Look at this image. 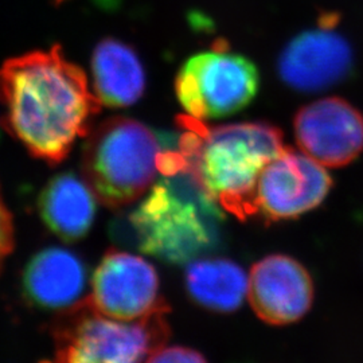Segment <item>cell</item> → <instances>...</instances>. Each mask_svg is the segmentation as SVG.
<instances>
[{"instance_id":"2e32d148","label":"cell","mask_w":363,"mask_h":363,"mask_svg":"<svg viewBox=\"0 0 363 363\" xmlns=\"http://www.w3.org/2000/svg\"><path fill=\"white\" fill-rule=\"evenodd\" d=\"M13 249V223L10 210L0 191V271Z\"/></svg>"},{"instance_id":"277c9868","label":"cell","mask_w":363,"mask_h":363,"mask_svg":"<svg viewBox=\"0 0 363 363\" xmlns=\"http://www.w3.org/2000/svg\"><path fill=\"white\" fill-rule=\"evenodd\" d=\"M169 143L143 123L112 117L89 132L82 150V178L109 208L138 201L162 174Z\"/></svg>"},{"instance_id":"9a60e30c","label":"cell","mask_w":363,"mask_h":363,"mask_svg":"<svg viewBox=\"0 0 363 363\" xmlns=\"http://www.w3.org/2000/svg\"><path fill=\"white\" fill-rule=\"evenodd\" d=\"M249 277L244 269L226 259H194L186 272L189 295L210 311L232 312L247 295Z\"/></svg>"},{"instance_id":"6da1fadb","label":"cell","mask_w":363,"mask_h":363,"mask_svg":"<svg viewBox=\"0 0 363 363\" xmlns=\"http://www.w3.org/2000/svg\"><path fill=\"white\" fill-rule=\"evenodd\" d=\"M88 78L60 46L26 52L0 66V123L30 155L55 166L86 138L101 112Z\"/></svg>"},{"instance_id":"5bb4252c","label":"cell","mask_w":363,"mask_h":363,"mask_svg":"<svg viewBox=\"0 0 363 363\" xmlns=\"http://www.w3.org/2000/svg\"><path fill=\"white\" fill-rule=\"evenodd\" d=\"M97 198L84 178L62 172L39 195L38 208L46 226L65 241H77L91 230Z\"/></svg>"},{"instance_id":"7c38bea8","label":"cell","mask_w":363,"mask_h":363,"mask_svg":"<svg viewBox=\"0 0 363 363\" xmlns=\"http://www.w3.org/2000/svg\"><path fill=\"white\" fill-rule=\"evenodd\" d=\"M86 286V269L64 247H48L28 261L23 273L27 298L48 310H67L79 301Z\"/></svg>"},{"instance_id":"3957f363","label":"cell","mask_w":363,"mask_h":363,"mask_svg":"<svg viewBox=\"0 0 363 363\" xmlns=\"http://www.w3.org/2000/svg\"><path fill=\"white\" fill-rule=\"evenodd\" d=\"M217 205L187 167L163 175L128 217L132 240L156 259L191 262L217 241Z\"/></svg>"},{"instance_id":"e0dca14e","label":"cell","mask_w":363,"mask_h":363,"mask_svg":"<svg viewBox=\"0 0 363 363\" xmlns=\"http://www.w3.org/2000/svg\"><path fill=\"white\" fill-rule=\"evenodd\" d=\"M205 357L201 355L198 351L187 349V347H179V346H172V347H162L154 352L150 358L148 362H205Z\"/></svg>"},{"instance_id":"4fadbf2b","label":"cell","mask_w":363,"mask_h":363,"mask_svg":"<svg viewBox=\"0 0 363 363\" xmlns=\"http://www.w3.org/2000/svg\"><path fill=\"white\" fill-rule=\"evenodd\" d=\"M94 94L108 108H125L139 101L145 89V72L132 46L103 39L91 54Z\"/></svg>"},{"instance_id":"52a82bcc","label":"cell","mask_w":363,"mask_h":363,"mask_svg":"<svg viewBox=\"0 0 363 363\" xmlns=\"http://www.w3.org/2000/svg\"><path fill=\"white\" fill-rule=\"evenodd\" d=\"M333 179L323 164L286 148L261 172L253 208L265 220H294L318 208Z\"/></svg>"},{"instance_id":"8fae6325","label":"cell","mask_w":363,"mask_h":363,"mask_svg":"<svg viewBox=\"0 0 363 363\" xmlns=\"http://www.w3.org/2000/svg\"><path fill=\"white\" fill-rule=\"evenodd\" d=\"M352 52L347 40L325 26L292 39L279 58V74L298 91H325L350 73Z\"/></svg>"},{"instance_id":"ba28073f","label":"cell","mask_w":363,"mask_h":363,"mask_svg":"<svg viewBox=\"0 0 363 363\" xmlns=\"http://www.w3.org/2000/svg\"><path fill=\"white\" fill-rule=\"evenodd\" d=\"M89 300L105 315L124 320L169 308L159 294V276L152 264L116 249L105 253L93 273Z\"/></svg>"},{"instance_id":"8992f818","label":"cell","mask_w":363,"mask_h":363,"mask_svg":"<svg viewBox=\"0 0 363 363\" xmlns=\"http://www.w3.org/2000/svg\"><path fill=\"white\" fill-rule=\"evenodd\" d=\"M259 73L247 57L230 52L225 42L190 57L175 78V93L187 116L210 120L230 116L253 101Z\"/></svg>"},{"instance_id":"5b68a950","label":"cell","mask_w":363,"mask_h":363,"mask_svg":"<svg viewBox=\"0 0 363 363\" xmlns=\"http://www.w3.org/2000/svg\"><path fill=\"white\" fill-rule=\"evenodd\" d=\"M167 310L138 320H124L79 300L54 322V359L58 362L132 363L148 361L169 337Z\"/></svg>"},{"instance_id":"9c48e42d","label":"cell","mask_w":363,"mask_h":363,"mask_svg":"<svg viewBox=\"0 0 363 363\" xmlns=\"http://www.w3.org/2000/svg\"><path fill=\"white\" fill-rule=\"evenodd\" d=\"M294 125L301 151L325 167L347 166L363 151V115L340 97L303 106Z\"/></svg>"},{"instance_id":"30bf717a","label":"cell","mask_w":363,"mask_h":363,"mask_svg":"<svg viewBox=\"0 0 363 363\" xmlns=\"http://www.w3.org/2000/svg\"><path fill=\"white\" fill-rule=\"evenodd\" d=\"M247 298L262 322L272 325L295 323L311 308V274L289 256H268L250 271Z\"/></svg>"},{"instance_id":"7a4b0ae2","label":"cell","mask_w":363,"mask_h":363,"mask_svg":"<svg viewBox=\"0 0 363 363\" xmlns=\"http://www.w3.org/2000/svg\"><path fill=\"white\" fill-rule=\"evenodd\" d=\"M184 125L178 147L205 191L226 211L255 213L261 172L286 150L280 130L261 121L201 130L195 118H184Z\"/></svg>"}]
</instances>
